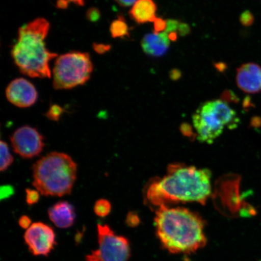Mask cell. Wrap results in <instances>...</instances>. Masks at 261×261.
I'll use <instances>...</instances> for the list:
<instances>
[{
    "label": "cell",
    "instance_id": "obj_1",
    "mask_svg": "<svg viewBox=\"0 0 261 261\" xmlns=\"http://www.w3.org/2000/svg\"><path fill=\"white\" fill-rule=\"evenodd\" d=\"M212 193V173L207 169L171 166L168 174L149 186L146 198L152 204L195 202L204 204Z\"/></svg>",
    "mask_w": 261,
    "mask_h": 261
},
{
    "label": "cell",
    "instance_id": "obj_2",
    "mask_svg": "<svg viewBox=\"0 0 261 261\" xmlns=\"http://www.w3.org/2000/svg\"><path fill=\"white\" fill-rule=\"evenodd\" d=\"M154 223L156 236L169 252L189 254L206 244L203 220L187 208L161 205Z\"/></svg>",
    "mask_w": 261,
    "mask_h": 261
},
{
    "label": "cell",
    "instance_id": "obj_3",
    "mask_svg": "<svg viewBox=\"0 0 261 261\" xmlns=\"http://www.w3.org/2000/svg\"><path fill=\"white\" fill-rule=\"evenodd\" d=\"M49 30L50 24L43 18L35 19L19 29L11 55L22 73L31 77H50L49 63L58 55L45 45Z\"/></svg>",
    "mask_w": 261,
    "mask_h": 261
},
{
    "label": "cell",
    "instance_id": "obj_4",
    "mask_svg": "<svg viewBox=\"0 0 261 261\" xmlns=\"http://www.w3.org/2000/svg\"><path fill=\"white\" fill-rule=\"evenodd\" d=\"M33 186L44 196L63 197L72 191L77 165L69 155L51 152L33 165Z\"/></svg>",
    "mask_w": 261,
    "mask_h": 261
},
{
    "label": "cell",
    "instance_id": "obj_5",
    "mask_svg": "<svg viewBox=\"0 0 261 261\" xmlns=\"http://www.w3.org/2000/svg\"><path fill=\"white\" fill-rule=\"evenodd\" d=\"M239 122L236 111L223 99L207 101L192 116L197 139L207 144L213 143L225 130L236 128Z\"/></svg>",
    "mask_w": 261,
    "mask_h": 261
},
{
    "label": "cell",
    "instance_id": "obj_6",
    "mask_svg": "<svg viewBox=\"0 0 261 261\" xmlns=\"http://www.w3.org/2000/svg\"><path fill=\"white\" fill-rule=\"evenodd\" d=\"M93 66L90 55L72 51L59 57L54 68V87L69 90L84 85L90 79Z\"/></svg>",
    "mask_w": 261,
    "mask_h": 261
},
{
    "label": "cell",
    "instance_id": "obj_7",
    "mask_svg": "<svg viewBox=\"0 0 261 261\" xmlns=\"http://www.w3.org/2000/svg\"><path fill=\"white\" fill-rule=\"evenodd\" d=\"M99 248L86 256V261H128L130 256L129 241L117 236L107 224L97 225Z\"/></svg>",
    "mask_w": 261,
    "mask_h": 261
},
{
    "label": "cell",
    "instance_id": "obj_8",
    "mask_svg": "<svg viewBox=\"0 0 261 261\" xmlns=\"http://www.w3.org/2000/svg\"><path fill=\"white\" fill-rule=\"evenodd\" d=\"M11 142L16 154L25 159L40 155L45 146L43 136L37 129L29 125L16 129L11 137Z\"/></svg>",
    "mask_w": 261,
    "mask_h": 261
},
{
    "label": "cell",
    "instance_id": "obj_9",
    "mask_svg": "<svg viewBox=\"0 0 261 261\" xmlns=\"http://www.w3.org/2000/svg\"><path fill=\"white\" fill-rule=\"evenodd\" d=\"M24 237L29 250L35 256H47L56 243L53 228L41 222L33 223Z\"/></svg>",
    "mask_w": 261,
    "mask_h": 261
},
{
    "label": "cell",
    "instance_id": "obj_10",
    "mask_svg": "<svg viewBox=\"0 0 261 261\" xmlns=\"http://www.w3.org/2000/svg\"><path fill=\"white\" fill-rule=\"evenodd\" d=\"M6 96L13 105L19 108H28L37 102L38 93L30 82L24 78H17L6 88Z\"/></svg>",
    "mask_w": 261,
    "mask_h": 261
},
{
    "label": "cell",
    "instance_id": "obj_11",
    "mask_svg": "<svg viewBox=\"0 0 261 261\" xmlns=\"http://www.w3.org/2000/svg\"><path fill=\"white\" fill-rule=\"evenodd\" d=\"M237 84L244 93L255 94L261 92V67L250 63L238 68Z\"/></svg>",
    "mask_w": 261,
    "mask_h": 261
},
{
    "label": "cell",
    "instance_id": "obj_12",
    "mask_svg": "<svg viewBox=\"0 0 261 261\" xmlns=\"http://www.w3.org/2000/svg\"><path fill=\"white\" fill-rule=\"evenodd\" d=\"M48 217L55 226L61 228L72 226L76 213L73 205L67 201L57 202L48 210Z\"/></svg>",
    "mask_w": 261,
    "mask_h": 261
},
{
    "label": "cell",
    "instance_id": "obj_13",
    "mask_svg": "<svg viewBox=\"0 0 261 261\" xmlns=\"http://www.w3.org/2000/svg\"><path fill=\"white\" fill-rule=\"evenodd\" d=\"M171 40L165 32L160 34H147L141 41V46L146 55L153 57H160L166 53L170 45Z\"/></svg>",
    "mask_w": 261,
    "mask_h": 261
},
{
    "label": "cell",
    "instance_id": "obj_14",
    "mask_svg": "<svg viewBox=\"0 0 261 261\" xmlns=\"http://www.w3.org/2000/svg\"><path fill=\"white\" fill-rule=\"evenodd\" d=\"M158 7L154 0H138L129 12L130 17L139 24L154 22Z\"/></svg>",
    "mask_w": 261,
    "mask_h": 261
},
{
    "label": "cell",
    "instance_id": "obj_15",
    "mask_svg": "<svg viewBox=\"0 0 261 261\" xmlns=\"http://www.w3.org/2000/svg\"><path fill=\"white\" fill-rule=\"evenodd\" d=\"M110 32L114 38H125L129 35V28L123 16L113 21L110 26Z\"/></svg>",
    "mask_w": 261,
    "mask_h": 261
},
{
    "label": "cell",
    "instance_id": "obj_16",
    "mask_svg": "<svg viewBox=\"0 0 261 261\" xmlns=\"http://www.w3.org/2000/svg\"><path fill=\"white\" fill-rule=\"evenodd\" d=\"M0 152H1L0 171L4 172L7 170L14 162V156L10 152L8 143L3 140H1V143H0Z\"/></svg>",
    "mask_w": 261,
    "mask_h": 261
},
{
    "label": "cell",
    "instance_id": "obj_17",
    "mask_svg": "<svg viewBox=\"0 0 261 261\" xmlns=\"http://www.w3.org/2000/svg\"><path fill=\"white\" fill-rule=\"evenodd\" d=\"M112 208V203L110 201L107 199L101 198L96 201L93 210L97 216L104 218L110 214Z\"/></svg>",
    "mask_w": 261,
    "mask_h": 261
},
{
    "label": "cell",
    "instance_id": "obj_18",
    "mask_svg": "<svg viewBox=\"0 0 261 261\" xmlns=\"http://www.w3.org/2000/svg\"><path fill=\"white\" fill-rule=\"evenodd\" d=\"M65 112L63 108L61 106L56 105L51 106L48 112L45 113V115L47 118L51 121L58 122L60 120L61 117Z\"/></svg>",
    "mask_w": 261,
    "mask_h": 261
},
{
    "label": "cell",
    "instance_id": "obj_19",
    "mask_svg": "<svg viewBox=\"0 0 261 261\" xmlns=\"http://www.w3.org/2000/svg\"><path fill=\"white\" fill-rule=\"evenodd\" d=\"M26 203L29 205L37 204L40 198V192L37 189L28 188L25 189Z\"/></svg>",
    "mask_w": 261,
    "mask_h": 261
},
{
    "label": "cell",
    "instance_id": "obj_20",
    "mask_svg": "<svg viewBox=\"0 0 261 261\" xmlns=\"http://www.w3.org/2000/svg\"><path fill=\"white\" fill-rule=\"evenodd\" d=\"M240 22L244 26L249 27L253 23L254 17L252 13L249 11H246L240 16Z\"/></svg>",
    "mask_w": 261,
    "mask_h": 261
},
{
    "label": "cell",
    "instance_id": "obj_21",
    "mask_svg": "<svg viewBox=\"0 0 261 261\" xmlns=\"http://www.w3.org/2000/svg\"><path fill=\"white\" fill-rule=\"evenodd\" d=\"M70 3L82 6L84 5L85 0H57V6L58 8L65 9Z\"/></svg>",
    "mask_w": 261,
    "mask_h": 261
},
{
    "label": "cell",
    "instance_id": "obj_22",
    "mask_svg": "<svg viewBox=\"0 0 261 261\" xmlns=\"http://www.w3.org/2000/svg\"><path fill=\"white\" fill-rule=\"evenodd\" d=\"M167 22L161 18H156L154 22V33L155 34H160L165 32L166 29Z\"/></svg>",
    "mask_w": 261,
    "mask_h": 261
},
{
    "label": "cell",
    "instance_id": "obj_23",
    "mask_svg": "<svg viewBox=\"0 0 261 261\" xmlns=\"http://www.w3.org/2000/svg\"><path fill=\"white\" fill-rule=\"evenodd\" d=\"M166 22H167V24H166V29L165 31L166 34H170L172 32L178 33L180 22L176 20V19H168Z\"/></svg>",
    "mask_w": 261,
    "mask_h": 261
},
{
    "label": "cell",
    "instance_id": "obj_24",
    "mask_svg": "<svg viewBox=\"0 0 261 261\" xmlns=\"http://www.w3.org/2000/svg\"><path fill=\"white\" fill-rule=\"evenodd\" d=\"M15 193L14 188L11 185H4L1 187V200L7 199L11 197Z\"/></svg>",
    "mask_w": 261,
    "mask_h": 261
},
{
    "label": "cell",
    "instance_id": "obj_25",
    "mask_svg": "<svg viewBox=\"0 0 261 261\" xmlns=\"http://www.w3.org/2000/svg\"><path fill=\"white\" fill-rule=\"evenodd\" d=\"M126 223L128 226L135 227L139 223V219L138 215L134 212H129L127 215Z\"/></svg>",
    "mask_w": 261,
    "mask_h": 261
},
{
    "label": "cell",
    "instance_id": "obj_26",
    "mask_svg": "<svg viewBox=\"0 0 261 261\" xmlns=\"http://www.w3.org/2000/svg\"><path fill=\"white\" fill-rule=\"evenodd\" d=\"M100 16L99 10L96 8H91L87 12V17L91 21H96Z\"/></svg>",
    "mask_w": 261,
    "mask_h": 261
},
{
    "label": "cell",
    "instance_id": "obj_27",
    "mask_svg": "<svg viewBox=\"0 0 261 261\" xmlns=\"http://www.w3.org/2000/svg\"><path fill=\"white\" fill-rule=\"evenodd\" d=\"M19 226L24 229H28L32 226V221L30 218L26 215H23L19 218L18 221Z\"/></svg>",
    "mask_w": 261,
    "mask_h": 261
},
{
    "label": "cell",
    "instance_id": "obj_28",
    "mask_svg": "<svg viewBox=\"0 0 261 261\" xmlns=\"http://www.w3.org/2000/svg\"><path fill=\"white\" fill-rule=\"evenodd\" d=\"M190 32L191 29L188 24L180 22L178 31V35L181 36H186L188 35Z\"/></svg>",
    "mask_w": 261,
    "mask_h": 261
},
{
    "label": "cell",
    "instance_id": "obj_29",
    "mask_svg": "<svg viewBox=\"0 0 261 261\" xmlns=\"http://www.w3.org/2000/svg\"><path fill=\"white\" fill-rule=\"evenodd\" d=\"M120 6L122 7H129L133 6L138 0H115Z\"/></svg>",
    "mask_w": 261,
    "mask_h": 261
},
{
    "label": "cell",
    "instance_id": "obj_30",
    "mask_svg": "<svg viewBox=\"0 0 261 261\" xmlns=\"http://www.w3.org/2000/svg\"><path fill=\"white\" fill-rule=\"evenodd\" d=\"M180 76L181 73L178 70H173L170 73V77L173 80H177Z\"/></svg>",
    "mask_w": 261,
    "mask_h": 261
},
{
    "label": "cell",
    "instance_id": "obj_31",
    "mask_svg": "<svg viewBox=\"0 0 261 261\" xmlns=\"http://www.w3.org/2000/svg\"><path fill=\"white\" fill-rule=\"evenodd\" d=\"M226 65L224 64L219 63L217 64L216 65V68H217V69L220 71H224L225 68H226Z\"/></svg>",
    "mask_w": 261,
    "mask_h": 261
}]
</instances>
